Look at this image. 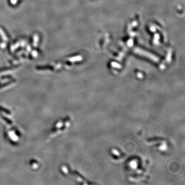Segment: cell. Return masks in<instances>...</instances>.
<instances>
[{
    "mask_svg": "<svg viewBox=\"0 0 185 185\" xmlns=\"http://www.w3.org/2000/svg\"><path fill=\"white\" fill-rule=\"evenodd\" d=\"M0 110L3 111V112H5V113H6L7 114H11V112L9 110H7V109H4V108H3L2 107H0Z\"/></svg>",
    "mask_w": 185,
    "mask_h": 185,
    "instance_id": "cell-1",
    "label": "cell"
},
{
    "mask_svg": "<svg viewBox=\"0 0 185 185\" xmlns=\"http://www.w3.org/2000/svg\"><path fill=\"white\" fill-rule=\"evenodd\" d=\"M2 118H3L7 123H8V124H9V125L12 124V121H11L10 120H9V119H8L7 118H6V117H4V116H2Z\"/></svg>",
    "mask_w": 185,
    "mask_h": 185,
    "instance_id": "cell-2",
    "label": "cell"
},
{
    "mask_svg": "<svg viewBox=\"0 0 185 185\" xmlns=\"http://www.w3.org/2000/svg\"><path fill=\"white\" fill-rule=\"evenodd\" d=\"M57 129L56 128V129H53L52 130V132H53V133H55V132H56L57 131Z\"/></svg>",
    "mask_w": 185,
    "mask_h": 185,
    "instance_id": "cell-3",
    "label": "cell"
}]
</instances>
